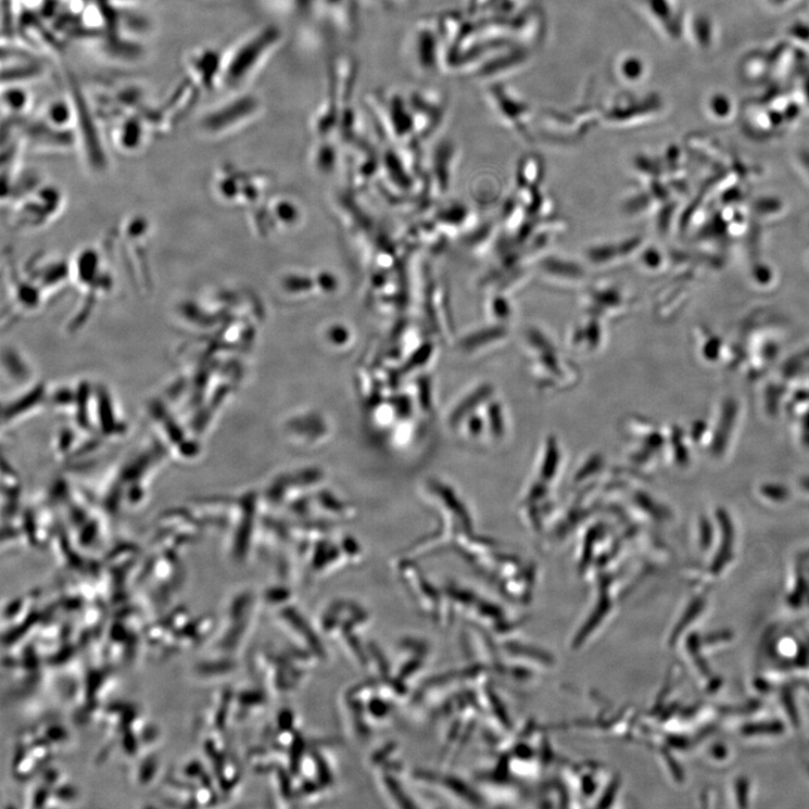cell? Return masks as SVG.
<instances>
[{
    "label": "cell",
    "instance_id": "cell-1",
    "mask_svg": "<svg viewBox=\"0 0 809 809\" xmlns=\"http://www.w3.org/2000/svg\"><path fill=\"white\" fill-rule=\"evenodd\" d=\"M283 40L285 31L276 23L251 30L224 52L219 87L231 93L244 90L266 67Z\"/></svg>",
    "mask_w": 809,
    "mask_h": 809
},
{
    "label": "cell",
    "instance_id": "cell-2",
    "mask_svg": "<svg viewBox=\"0 0 809 809\" xmlns=\"http://www.w3.org/2000/svg\"><path fill=\"white\" fill-rule=\"evenodd\" d=\"M263 109V101L256 93L247 90L233 92L229 99L203 115L201 127L206 134L219 135L253 118Z\"/></svg>",
    "mask_w": 809,
    "mask_h": 809
},
{
    "label": "cell",
    "instance_id": "cell-3",
    "mask_svg": "<svg viewBox=\"0 0 809 809\" xmlns=\"http://www.w3.org/2000/svg\"><path fill=\"white\" fill-rule=\"evenodd\" d=\"M634 301L622 286L610 281H597L582 290L580 298L584 314L602 320H614L627 316Z\"/></svg>",
    "mask_w": 809,
    "mask_h": 809
},
{
    "label": "cell",
    "instance_id": "cell-4",
    "mask_svg": "<svg viewBox=\"0 0 809 809\" xmlns=\"http://www.w3.org/2000/svg\"><path fill=\"white\" fill-rule=\"evenodd\" d=\"M408 59L419 75H433L445 62L443 41L437 21L419 22L408 40Z\"/></svg>",
    "mask_w": 809,
    "mask_h": 809
},
{
    "label": "cell",
    "instance_id": "cell-5",
    "mask_svg": "<svg viewBox=\"0 0 809 809\" xmlns=\"http://www.w3.org/2000/svg\"><path fill=\"white\" fill-rule=\"evenodd\" d=\"M542 283L558 290H576L585 287L589 271L585 266L560 255H544L535 264Z\"/></svg>",
    "mask_w": 809,
    "mask_h": 809
},
{
    "label": "cell",
    "instance_id": "cell-6",
    "mask_svg": "<svg viewBox=\"0 0 809 809\" xmlns=\"http://www.w3.org/2000/svg\"><path fill=\"white\" fill-rule=\"evenodd\" d=\"M642 247L643 239L639 236L619 241L599 242L586 249L585 261L596 270H609L635 261Z\"/></svg>",
    "mask_w": 809,
    "mask_h": 809
},
{
    "label": "cell",
    "instance_id": "cell-7",
    "mask_svg": "<svg viewBox=\"0 0 809 809\" xmlns=\"http://www.w3.org/2000/svg\"><path fill=\"white\" fill-rule=\"evenodd\" d=\"M224 53L214 48L192 50L185 60L188 79L201 91L220 86Z\"/></svg>",
    "mask_w": 809,
    "mask_h": 809
},
{
    "label": "cell",
    "instance_id": "cell-8",
    "mask_svg": "<svg viewBox=\"0 0 809 809\" xmlns=\"http://www.w3.org/2000/svg\"><path fill=\"white\" fill-rule=\"evenodd\" d=\"M8 67L3 71V86L22 85L37 81L45 77L46 68L42 64L30 60L9 55Z\"/></svg>",
    "mask_w": 809,
    "mask_h": 809
},
{
    "label": "cell",
    "instance_id": "cell-9",
    "mask_svg": "<svg viewBox=\"0 0 809 809\" xmlns=\"http://www.w3.org/2000/svg\"><path fill=\"white\" fill-rule=\"evenodd\" d=\"M45 119L49 127L66 128L76 122L75 106L71 94L56 97L45 109Z\"/></svg>",
    "mask_w": 809,
    "mask_h": 809
},
{
    "label": "cell",
    "instance_id": "cell-10",
    "mask_svg": "<svg viewBox=\"0 0 809 809\" xmlns=\"http://www.w3.org/2000/svg\"><path fill=\"white\" fill-rule=\"evenodd\" d=\"M544 167L538 156L524 157L517 168V184L519 188L538 190L544 179Z\"/></svg>",
    "mask_w": 809,
    "mask_h": 809
},
{
    "label": "cell",
    "instance_id": "cell-11",
    "mask_svg": "<svg viewBox=\"0 0 809 809\" xmlns=\"http://www.w3.org/2000/svg\"><path fill=\"white\" fill-rule=\"evenodd\" d=\"M31 94L22 85L3 86V106L10 113L21 114L29 110Z\"/></svg>",
    "mask_w": 809,
    "mask_h": 809
},
{
    "label": "cell",
    "instance_id": "cell-12",
    "mask_svg": "<svg viewBox=\"0 0 809 809\" xmlns=\"http://www.w3.org/2000/svg\"><path fill=\"white\" fill-rule=\"evenodd\" d=\"M489 314L495 320L498 326H507V323L514 317V307L508 300V296L503 294H495L490 301Z\"/></svg>",
    "mask_w": 809,
    "mask_h": 809
},
{
    "label": "cell",
    "instance_id": "cell-13",
    "mask_svg": "<svg viewBox=\"0 0 809 809\" xmlns=\"http://www.w3.org/2000/svg\"><path fill=\"white\" fill-rule=\"evenodd\" d=\"M619 72L622 74L623 78L630 80V83L636 81L642 75L641 61L632 56L627 58L622 63H620Z\"/></svg>",
    "mask_w": 809,
    "mask_h": 809
}]
</instances>
